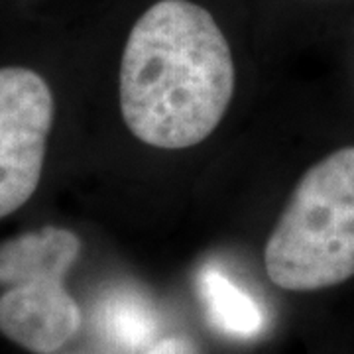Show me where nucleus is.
Here are the masks:
<instances>
[{"label": "nucleus", "instance_id": "5", "mask_svg": "<svg viewBox=\"0 0 354 354\" xmlns=\"http://www.w3.org/2000/svg\"><path fill=\"white\" fill-rule=\"evenodd\" d=\"M205 311L221 333L252 339L264 327V313L252 297L218 270H205L199 279Z\"/></svg>", "mask_w": 354, "mask_h": 354}, {"label": "nucleus", "instance_id": "1", "mask_svg": "<svg viewBox=\"0 0 354 354\" xmlns=\"http://www.w3.org/2000/svg\"><path fill=\"white\" fill-rule=\"evenodd\" d=\"M232 95V51L211 12L160 0L140 16L120 64V111L140 142L162 150L201 144Z\"/></svg>", "mask_w": 354, "mask_h": 354}, {"label": "nucleus", "instance_id": "4", "mask_svg": "<svg viewBox=\"0 0 354 354\" xmlns=\"http://www.w3.org/2000/svg\"><path fill=\"white\" fill-rule=\"evenodd\" d=\"M53 95L26 67H0V218L36 193L53 124Z\"/></svg>", "mask_w": 354, "mask_h": 354}, {"label": "nucleus", "instance_id": "3", "mask_svg": "<svg viewBox=\"0 0 354 354\" xmlns=\"http://www.w3.org/2000/svg\"><path fill=\"white\" fill-rule=\"evenodd\" d=\"M81 254L73 230L41 227L0 244V333L22 348L51 354L81 327V309L64 279Z\"/></svg>", "mask_w": 354, "mask_h": 354}, {"label": "nucleus", "instance_id": "7", "mask_svg": "<svg viewBox=\"0 0 354 354\" xmlns=\"http://www.w3.org/2000/svg\"><path fill=\"white\" fill-rule=\"evenodd\" d=\"M146 354H199V351L187 337H167L156 342Z\"/></svg>", "mask_w": 354, "mask_h": 354}, {"label": "nucleus", "instance_id": "2", "mask_svg": "<svg viewBox=\"0 0 354 354\" xmlns=\"http://www.w3.org/2000/svg\"><path fill=\"white\" fill-rule=\"evenodd\" d=\"M270 279L317 291L354 276V146L329 153L297 181L264 248Z\"/></svg>", "mask_w": 354, "mask_h": 354}, {"label": "nucleus", "instance_id": "6", "mask_svg": "<svg viewBox=\"0 0 354 354\" xmlns=\"http://www.w3.org/2000/svg\"><path fill=\"white\" fill-rule=\"evenodd\" d=\"M102 333L116 351L138 354L156 344L158 319L150 305L136 293H116L101 313Z\"/></svg>", "mask_w": 354, "mask_h": 354}]
</instances>
